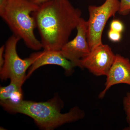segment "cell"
<instances>
[{
	"label": "cell",
	"mask_w": 130,
	"mask_h": 130,
	"mask_svg": "<svg viewBox=\"0 0 130 130\" xmlns=\"http://www.w3.org/2000/svg\"><path fill=\"white\" fill-rule=\"evenodd\" d=\"M32 15L42 48L59 51L76 29L81 12L68 0H51L39 5Z\"/></svg>",
	"instance_id": "6da1fadb"
},
{
	"label": "cell",
	"mask_w": 130,
	"mask_h": 130,
	"mask_svg": "<svg viewBox=\"0 0 130 130\" xmlns=\"http://www.w3.org/2000/svg\"><path fill=\"white\" fill-rule=\"evenodd\" d=\"M1 104L7 111L23 114L32 118L37 125L44 130L54 129L84 118L85 113L78 107H74L69 112L62 113L63 102L57 97L46 102H35L23 100L13 101H1Z\"/></svg>",
	"instance_id": "7a4b0ae2"
},
{
	"label": "cell",
	"mask_w": 130,
	"mask_h": 130,
	"mask_svg": "<svg viewBox=\"0 0 130 130\" xmlns=\"http://www.w3.org/2000/svg\"><path fill=\"white\" fill-rule=\"evenodd\" d=\"M38 6L29 0H9L0 14L13 35L23 40L28 48L37 51L42 48V46L35 36L36 28L32 14Z\"/></svg>",
	"instance_id": "3957f363"
},
{
	"label": "cell",
	"mask_w": 130,
	"mask_h": 130,
	"mask_svg": "<svg viewBox=\"0 0 130 130\" xmlns=\"http://www.w3.org/2000/svg\"><path fill=\"white\" fill-rule=\"evenodd\" d=\"M120 6L119 0H106L101 6L89 7L87 38L91 51L103 44L102 36L105 25L108 20L119 12Z\"/></svg>",
	"instance_id": "277c9868"
},
{
	"label": "cell",
	"mask_w": 130,
	"mask_h": 130,
	"mask_svg": "<svg viewBox=\"0 0 130 130\" xmlns=\"http://www.w3.org/2000/svg\"><path fill=\"white\" fill-rule=\"evenodd\" d=\"M20 39L13 35L8 39L5 44V62L0 69L1 79L23 84L26 79V71L33 63L30 56L25 59L20 58L17 51V46Z\"/></svg>",
	"instance_id": "5b68a950"
},
{
	"label": "cell",
	"mask_w": 130,
	"mask_h": 130,
	"mask_svg": "<svg viewBox=\"0 0 130 130\" xmlns=\"http://www.w3.org/2000/svg\"><path fill=\"white\" fill-rule=\"evenodd\" d=\"M116 55L107 44L96 47L80 61L81 68H86L97 76H106L115 59Z\"/></svg>",
	"instance_id": "8992f818"
},
{
	"label": "cell",
	"mask_w": 130,
	"mask_h": 130,
	"mask_svg": "<svg viewBox=\"0 0 130 130\" xmlns=\"http://www.w3.org/2000/svg\"><path fill=\"white\" fill-rule=\"evenodd\" d=\"M77 35L71 41L67 42L60 51L63 56L81 68L80 61L90 52L87 38V21L81 18L76 28Z\"/></svg>",
	"instance_id": "52a82bcc"
},
{
	"label": "cell",
	"mask_w": 130,
	"mask_h": 130,
	"mask_svg": "<svg viewBox=\"0 0 130 130\" xmlns=\"http://www.w3.org/2000/svg\"><path fill=\"white\" fill-rule=\"evenodd\" d=\"M33 63L29 69L26 79L39 68L48 65H57L63 68L66 72L70 73L74 67V64L66 59L60 50H46L33 53L31 55Z\"/></svg>",
	"instance_id": "ba28073f"
},
{
	"label": "cell",
	"mask_w": 130,
	"mask_h": 130,
	"mask_svg": "<svg viewBox=\"0 0 130 130\" xmlns=\"http://www.w3.org/2000/svg\"><path fill=\"white\" fill-rule=\"evenodd\" d=\"M106 76L105 88L99 94L103 98L111 87L119 84L130 86V61L127 58L116 54L113 63Z\"/></svg>",
	"instance_id": "9c48e42d"
},
{
	"label": "cell",
	"mask_w": 130,
	"mask_h": 130,
	"mask_svg": "<svg viewBox=\"0 0 130 130\" xmlns=\"http://www.w3.org/2000/svg\"><path fill=\"white\" fill-rule=\"evenodd\" d=\"M23 84L11 81L9 85L0 88V100H10L13 101L23 100L22 86Z\"/></svg>",
	"instance_id": "30bf717a"
},
{
	"label": "cell",
	"mask_w": 130,
	"mask_h": 130,
	"mask_svg": "<svg viewBox=\"0 0 130 130\" xmlns=\"http://www.w3.org/2000/svg\"><path fill=\"white\" fill-rule=\"evenodd\" d=\"M123 105L126 115V121L129 124L128 129L130 130V92L126 93L124 97Z\"/></svg>",
	"instance_id": "8fae6325"
},
{
	"label": "cell",
	"mask_w": 130,
	"mask_h": 130,
	"mask_svg": "<svg viewBox=\"0 0 130 130\" xmlns=\"http://www.w3.org/2000/svg\"><path fill=\"white\" fill-rule=\"evenodd\" d=\"M130 11V0H120L118 12L121 15H127Z\"/></svg>",
	"instance_id": "7c38bea8"
},
{
	"label": "cell",
	"mask_w": 130,
	"mask_h": 130,
	"mask_svg": "<svg viewBox=\"0 0 130 130\" xmlns=\"http://www.w3.org/2000/svg\"><path fill=\"white\" fill-rule=\"evenodd\" d=\"M110 29L121 33L124 29L122 22L118 20H113L110 24Z\"/></svg>",
	"instance_id": "4fadbf2b"
},
{
	"label": "cell",
	"mask_w": 130,
	"mask_h": 130,
	"mask_svg": "<svg viewBox=\"0 0 130 130\" xmlns=\"http://www.w3.org/2000/svg\"><path fill=\"white\" fill-rule=\"evenodd\" d=\"M108 38L112 41L118 42L121 40V33L110 29L108 34Z\"/></svg>",
	"instance_id": "5bb4252c"
},
{
	"label": "cell",
	"mask_w": 130,
	"mask_h": 130,
	"mask_svg": "<svg viewBox=\"0 0 130 130\" xmlns=\"http://www.w3.org/2000/svg\"><path fill=\"white\" fill-rule=\"evenodd\" d=\"M5 44H3L0 47V69H1L5 62Z\"/></svg>",
	"instance_id": "9a60e30c"
},
{
	"label": "cell",
	"mask_w": 130,
	"mask_h": 130,
	"mask_svg": "<svg viewBox=\"0 0 130 130\" xmlns=\"http://www.w3.org/2000/svg\"><path fill=\"white\" fill-rule=\"evenodd\" d=\"M9 0H0V14H2L6 7Z\"/></svg>",
	"instance_id": "2e32d148"
},
{
	"label": "cell",
	"mask_w": 130,
	"mask_h": 130,
	"mask_svg": "<svg viewBox=\"0 0 130 130\" xmlns=\"http://www.w3.org/2000/svg\"><path fill=\"white\" fill-rule=\"evenodd\" d=\"M34 4L39 6L43 3L46 2L51 0H29Z\"/></svg>",
	"instance_id": "e0dca14e"
}]
</instances>
